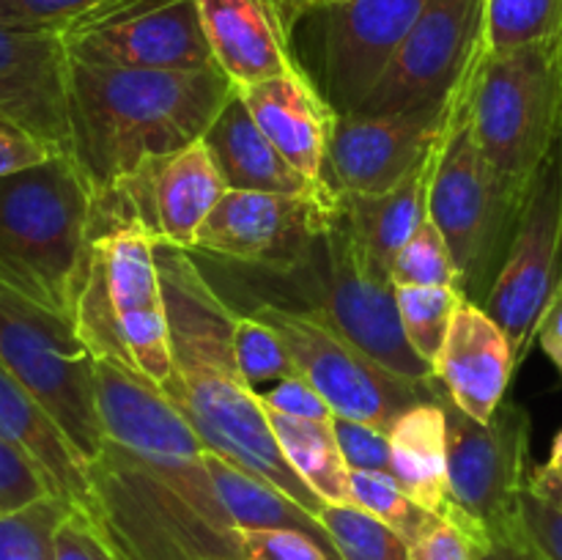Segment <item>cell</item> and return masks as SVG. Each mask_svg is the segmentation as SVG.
<instances>
[{"mask_svg": "<svg viewBox=\"0 0 562 560\" xmlns=\"http://www.w3.org/2000/svg\"><path fill=\"white\" fill-rule=\"evenodd\" d=\"M71 505L47 497L16 514L0 516V560H55L53 541Z\"/></svg>", "mask_w": 562, "mask_h": 560, "instance_id": "e575fe53", "label": "cell"}, {"mask_svg": "<svg viewBox=\"0 0 562 560\" xmlns=\"http://www.w3.org/2000/svg\"><path fill=\"white\" fill-rule=\"evenodd\" d=\"M234 349L247 384L258 393L263 384H274L280 379L296 377V362L285 349L283 338L261 318L239 313L234 327Z\"/></svg>", "mask_w": 562, "mask_h": 560, "instance_id": "836d02e7", "label": "cell"}, {"mask_svg": "<svg viewBox=\"0 0 562 560\" xmlns=\"http://www.w3.org/2000/svg\"><path fill=\"white\" fill-rule=\"evenodd\" d=\"M395 300L406 340L423 360L434 366L464 296L450 285H395Z\"/></svg>", "mask_w": 562, "mask_h": 560, "instance_id": "f546056e", "label": "cell"}, {"mask_svg": "<svg viewBox=\"0 0 562 560\" xmlns=\"http://www.w3.org/2000/svg\"><path fill=\"white\" fill-rule=\"evenodd\" d=\"M536 492L543 494V497H547V500H552V503H558L560 508H562V489H536Z\"/></svg>", "mask_w": 562, "mask_h": 560, "instance_id": "7dc6e473", "label": "cell"}, {"mask_svg": "<svg viewBox=\"0 0 562 560\" xmlns=\"http://www.w3.org/2000/svg\"><path fill=\"white\" fill-rule=\"evenodd\" d=\"M0 366L42 401L88 464L102 453L97 357L75 322L0 289Z\"/></svg>", "mask_w": 562, "mask_h": 560, "instance_id": "30bf717a", "label": "cell"}, {"mask_svg": "<svg viewBox=\"0 0 562 560\" xmlns=\"http://www.w3.org/2000/svg\"><path fill=\"white\" fill-rule=\"evenodd\" d=\"M66 66L69 53L60 33L0 25V115L69 157Z\"/></svg>", "mask_w": 562, "mask_h": 560, "instance_id": "d6986e66", "label": "cell"}, {"mask_svg": "<svg viewBox=\"0 0 562 560\" xmlns=\"http://www.w3.org/2000/svg\"><path fill=\"white\" fill-rule=\"evenodd\" d=\"M69 55L126 69H214L195 0H137L64 33Z\"/></svg>", "mask_w": 562, "mask_h": 560, "instance_id": "e0dca14e", "label": "cell"}, {"mask_svg": "<svg viewBox=\"0 0 562 560\" xmlns=\"http://www.w3.org/2000/svg\"><path fill=\"white\" fill-rule=\"evenodd\" d=\"M562 280V141L527 187L508 253L483 307L505 329L521 362L543 307Z\"/></svg>", "mask_w": 562, "mask_h": 560, "instance_id": "4fadbf2b", "label": "cell"}, {"mask_svg": "<svg viewBox=\"0 0 562 560\" xmlns=\"http://www.w3.org/2000/svg\"><path fill=\"white\" fill-rule=\"evenodd\" d=\"M206 467L225 508L234 516L236 527H291V530H302L316 538L333 555V560H340L333 547V538L324 530L318 516L302 508L296 500L280 492L278 486L261 481L252 472L241 470L239 464L212 453V450H206Z\"/></svg>", "mask_w": 562, "mask_h": 560, "instance_id": "4316f807", "label": "cell"}, {"mask_svg": "<svg viewBox=\"0 0 562 560\" xmlns=\"http://www.w3.org/2000/svg\"><path fill=\"white\" fill-rule=\"evenodd\" d=\"M102 453L88 464L91 516L121 560H245L206 445L159 384L97 357Z\"/></svg>", "mask_w": 562, "mask_h": 560, "instance_id": "6da1fadb", "label": "cell"}, {"mask_svg": "<svg viewBox=\"0 0 562 560\" xmlns=\"http://www.w3.org/2000/svg\"><path fill=\"white\" fill-rule=\"evenodd\" d=\"M258 399H261L263 410L280 412V415L300 417V421H333V410H329L327 401L322 399L316 388L307 382L302 373L289 379H280L269 390H258Z\"/></svg>", "mask_w": 562, "mask_h": 560, "instance_id": "7bdbcfd3", "label": "cell"}, {"mask_svg": "<svg viewBox=\"0 0 562 560\" xmlns=\"http://www.w3.org/2000/svg\"><path fill=\"white\" fill-rule=\"evenodd\" d=\"M168 302L173 373L165 388L206 450L272 483L318 516L324 500L285 461L267 410L247 384L234 349L239 311L220 294L198 258L154 242Z\"/></svg>", "mask_w": 562, "mask_h": 560, "instance_id": "7a4b0ae2", "label": "cell"}, {"mask_svg": "<svg viewBox=\"0 0 562 560\" xmlns=\"http://www.w3.org/2000/svg\"><path fill=\"white\" fill-rule=\"evenodd\" d=\"M437 148L390 192L340 195V209L379 272L390 275L393 258L428 217V192H431L434 170H437Z\"/></svg>", "mask_w": 562, "mask_h": 560, "instance_id": "d4e9b609", "label": "cell"}, {"mask_svg": "<svg viewBox=\"0 0 562 560\" xmlns=\"http://www.w3.org/2000/svg\"><path fill=\"white\" fill-rule=\"evenodd\" d=\"M530 486L532 489H562V428L558 432V437H554L547 464L536 467V470L530 472Z\"/></svg>", "mask_w": 562, "mask_h": 560, "instance_id": "bcb514c9", "label": "cell"}, {"mask_svg": "<svg viewBox=\"0 0 562 560\" xmlns=\"http://www.w3.org/2000/svg\"><path fill=\"white\" fill-rule=\"evenodd\" d=\"M486 49V0H428L357 113L445 108Z\"/></svg>", "mask_w": 562, "mask_h": 560, "instance_id": "5bb4252c", "label": "cell"}, {"mask_svg": "<svg viewBox=\"0 0 562 560\" xmlns=\"http://www.w3.org/2000/svg\"><path fill=\"white\" fill-rule=\"evenodd\" d=\"M318 522L340 560H406L409 555V544L360 505L324 503Z\"/></svg>", "mask_w": 562, "mask_h": 560, "instance_id": "f1b7e54d", "label": "cell"}, {"mask_svg": "<svg viewBox=\"0 0 562 560\" xmlns=\"http://www.w3.org/2000/svg\"><path fill=\"white\" fill-rule=\"evenodd\" d=\"M209 261L220 264L223 283L209 280L239 313L258 302L302 313L398 377L434 382L431 362L406 340L393 280L366 256L344 209L318 234L305 258L289 269L241 267L220 258Z\"/></svg>", "mask_w": 562, "mask_h": 560, "instance_id": "277c9868", "label": "cell"}, {"mask_svg": "<svg viewBox=\"0 0 562 560\" xmlns=\"http://www.w3.org/2000/svg\"><path fill=\"white\" fill-rule=\"evenodd\" d=\"M450 104L338 115L327 148V184L338 195H382L398 187L437 148Z\"/></svg>", "mask_w": 562, "mask_h": 560, "instance_id": "ac0fdd59", "label": "cell"}, {"mask_svg": "<svg viewBox=\"0 0 562 560\" xmlns=\"http://www.w3.org/2000/svg\"><path fill=\"white\" fill-rule=\"evenodd\" d=\"M351 492H355V505L393 527L409 547L442 519L417 505L393 478L379 472H351Z\"/></svg>", "mask_w": 562, "mask_h": 560, "instance_id": "1f68e13d", "label": "cell"}, {"mask_svg": "<svg viewBox=\"0 0 562 560\" xmlns=\"http://www.w3.org/2000/svg\"><path fill=\"white\" fill-rule=\"evenodd\" d=\"M428 0L316 3L291 22L294 60L338 115L357 113Z\"/></svg>", "mask_w": 562, "mask_h": 560, "instance_id": "9c48e42d", "label": "cell"}, {"mask_svg": "<svg viewBox=\"0 0 562 560\" xmlns=\"http://www.w3.org/2000/svg\"><path fill=\"white\" fill-rule=\"evenodd\" d=\"M390 280H393V285H450V289H459L450 247L431 217L423 220L420 228L409 236V242L393 258Z\"/></svg>", "mask_w": 562, "mask_h": 560, "instance_id": "d590c367", "label": "cell"}, {"mask_svg": "<svg viewBox=\"0 0 562 560\" xmlns=\"http://www.w3.org/2000/svg\"><path fill=\"white\" fill-rule=\"evenodd\" d=\"M132 3L137 0H0V25L64 36Z\"/></svg>", "mask_w": 562, "mask_h": 560, "instance_id": "d6a6232c", "label": "cell"}, {"mask_svg": "<svg viewBox=\"0 0 562 560\" xmlns=\"http://www.w3.org/2000/svg\"><path fill=\"white\" fill-rule=\"evenodd\" d=\"M439 384V382H437ZM448 423V519L472 527L492 541L516 525V505L530 486V412L503 401L492 421L461 412L439 388Z\"/></svg>", "mask_w": 562, "mask_h": 560, "instance_id": "8fae6325", "label": "cell"}, {"mask_svg": "<svg viewBox=\"0 0 562 560\" xmlns=\"http://www.w3.org/2000/svg\"><path fill=\"white\" fill-rule=\"evenodd\" d=\"M0 434L9 437L53 486V494L71 508L88 503V461L58 421L0 366Z\"/></svg>", "mask_w": 562, "mask_h": 560, "instance_id": "cb8c5ba5", "label": "cell"}, {"mask_svg": "<svg viewBox=\"0 0 562 560\" xmlns=\"http://www.w3.org/2000/svg\"><path fill=\"white\" fill-rule=\"evenodd\" d=\"M55 560H121L108 538L99 533L91 516L82 511L69 508L55 530L53 541Z\"/></svg>", "mask_w": 562, "mask_h": 560, "instance_id": "b9f144b4", "label": "cell"}, {"mask_svg": "<svg viewBox=\"0 0 562 560\" xmlns=\"http://www.w3.org/2000/svg\"><path fill=\"white\" fill-rule=\"evenodd\" d=\"M393 472L398 486L431 514L448 519V423L437 401H423L406 410L387 432Z\"/></svg>", "mask_w": 562, "mask_h": 560, "instance_id": "484cf974", "label": "cell"}, {"mask_svg": "<svg viewBox=\"0 0 562 560\" xmlns=\"http://www.w3.org/2000/svg\"><path fill=\"white\" fill-rule=\"evenodd\" d=\"M209 154L217 165L228 190L280 192V195H338L329 187H316L300 173L247 110L245 99L234 88L214 124L203 135Z\"/></svg>", "mask_w": 562, "mask_h": 560, "instance_id": "603a6c76", "label": "cell"}, {"mask_svg": "<svg viewBox=\"0 0 562 560\" xmlns=\"http://www.w3.org/2000/svg\"><path fill=\"white\" fill-rule=\"evenodd\" d=\"M225 190L201 137L168 157L143 163L113 195L97 201L93 231L137 223L154 242L195 250L198 234Z\"/></svg>", "mask_w": 562, "mask_h": 560, "instance_id": "2e32d148", "label": "cell"}, {"mask_svg": "<svg viewBox=\"0 0 562 560\" xmlns=\"http://www.w3.org/2000/svg\"><path fill=\"white\" fill-rule=\"evenodd\" d=\"M340 195L225 190L203 223L192 256L258 269H289L333 223Z\"/></svg>", "mask_w": 562, "mask_h": 560, "instance_id": "9a60e30c", "label": "cell"}, {"mask_svg": "<svg viewBox=\"0 0 562 560\" xmlns=\"http://www.w3.org/2000/svg\"><path fill=\"white\" fill-rule=\"evenodd\" d=\"M236 91L272 146L313 184L329 187L327 148L338 113L307 80L305 71H285Z\"/></svg>", "mask_w": 562, "mask_h": 560, "instance_id": "44dd1931", "label": "cell"}, {"mask_svg": "<svg viewBox=\"0 0 562 560\" xmlns=\"http://www.w3.org/2000/svg\"><path fill=\"white\" fill-rule=\"evenodd\" d=\"M269 426L296 475L324 500L335 505H355L351 467L340 453L333 421H300V417L269 412Z\"/></svg>", "mask_w": 562, "mask_h": 560, "instance_id": "83f0119b", "label": "cell"}, {"mask_svg": "<svg viewBox=\"0 0 562 560\" xmlns=\"http://www.w3.org/2000/svg\"><path fill=\"white\" fill-rule=\"evenodd\" d=\"M75 324L93 357H115L168 388L173 373L168 302L146 228L126 223L93 231Z\"/></svg>", "mask_w": 562, "mask_h": 560, "instance_id": "8992f818", "label": "cell"}, {"mask_svg": "<svg viewBox=\"0 0 562 560\" xmlns=\"http://www.w3.org/2000/svg\"><path fill=\"white\" fill-rule=\"evenodd\" d=\"M516 355L505 329L486 313V307L461 300L442 351L434 360V379L448 399L475 421H492L505 401Z\"/></svg>", "mask_w": 562, "mask_h": 560, "instance_id": "ffe728a7", "label": "cell"}, {"mask_svg": "<svg viewBox=\"0 0 562 560\" xmlns=\"http://www.w3.org/2000/svg\"><path fill=\"white\" fill-rule=\"evenodd\" d=\"M60 152H55L47 141L33 135L22 124L11 119H0V179H9V176L22 173V170L49 163Z\"/></svg>", "mask_w": 562, "mask_h": 560, "instance_id": "ee69618b", "label": "cell"}, {"mask_svg": "<svg viewBox=\"0 0 562 560\" xmlns=\"http://www.w3.org/2000/svg\"><path fill=\"white\" fill-rule=\"evenodd\" d=\"M467 77L453 93L439 137L428 217L448 242L461 296L483 305L505 261L527 192L521 195L505 184L483 157L467 115Z\"/></svg>", "mask_w": 562, "mask_h": 560, "instance_id": "ba28073f", "label": "cell"}, {"mask_svg": "<svg viewBox=\"0 0 562 560\" xmlns=\"http://www.w3.org/2000/svg\"><path fill=\"white\" fill-rule=\"evenodd\" d=\"M47 497L55 494L44 472L0 434V516L25 511Z\"/></svg>", "mask_w": 562, "mask_h": 560, "instance_id": "8d00e7d4", "label": "cell"}, {"mask_svg": "<svg viewBox=\"0 0 562 560\" xmlns=\"http://www.w3.org/2000/svg\"><path fill=\"white\" fill-rule=\"evenodd\" d=\"M316 3H344V0H313V5ZM307 9H311V5H307Z\"/></svg>", "mask_w": 562, "mask_h": 560, "instance_id": "681fc988", "label": "cell"}, {"mask_svg": "<svg viewBox=\"0 0 562 560\" xmlns=\"http://www.w3.org/2000/svg\"><path fill=\"white\" fill-rule=\"evenodd\" d=\"M467 115L483 157L525 195L562 141V36L488 53L467 77Z\"/></svg>", "mask_w": 562, "mask_h": 560, "instance_id": "52a82bcc", "label": "cell"}, {"mask_svg": "<svg viewBox=\"0 0 562 560\" xmlns=\"http://www.w3.org/2000/svg\"><path fill=\"white\" fill-rule=\"evenodd\" d=\"M93 212L91 187L66 154L0 179V289L75 322Z\"/></svg>", "mask_w": 562, "mask_h": 560, "instance_id": "5b68a950", "label": "cell"}, {"mask_svg": "<svg viewBox=\"0 0 562 560\" xmlns=\"http://www.w3.org/2000/svg\"><path fill=\"white\" fill-rule=\"evenodd\" d=\"M214 60L236 88L300 69L280 0H195Z\"/></svg>", "mask_w": 562, "mask_h": 560, "instance_id": "7402d4cb", "label": "cell"}, {"mask_svg": "<svg viewBox=\"0 0 562 560\" xmlns=\"http://www.w3.org/2000/svg\"><path fill=\"white\" fill-rule=\"evenodd\" d=\"M562 36V0H486V49L530 47Z\"/></svg>", "mask_w": 562, "mask_h": 560, "instance_id": "4dcf8cb0", "label": "cell"}, {"mask_svg": "<svg viewBox=\"0 0 562 560\" xmlns=\"http://www.w3.org/2000/svg\"><path fill=\"white\" fill-rule=\"evenodd\" d=\"M234 88L220 66L126 69L69 55V157L91 187L93 201L113 195L148 159L201 141Z\"/></svg>", "mask_w": 562, "mask_h": 560, "instance_id": "3957f363", "label": "cell"}, {"mask_svg": "<svg viewBox=\"0 0 562 560\" xmlns=\"http://www.w3.org/2000/svg\"><path fill=\"white\" fill-rule=\"evenodd\" d=\"M488 538L459 522L439 519L420 541L409 547L406 560H481Z\"/></svg>", "mask_w": 562, "mask_h": 560, "instance_id": "60d3db41", "label": "cell"}, {"mask_svg": "<svg viewBox=\"0 0 562 560\" xmlns=\"http://www.w3.org/2000/svg\"><path fill=\"white\" fill-rule=\"evenodd\" d=\"M333 426L340 445V453H344L346 464L351 470L379 472V475H387L395 481L387 434L373 426H366V423L349 421V417H333Z\"/></svg>", "mask_w": 562, "mask_h": 560, "instance_id": "ab89813d", "label": "cell"}, {"mask_svg": "<svg viewBox=\"0 0 562 560\" xmlns=\"http://www.w3.org/2000/svg\"><path fill=\"white\" fill-rule=\"evenodd\" d=\"M245 560H333V555L291 527H239Z\"/></svg>", "mask_w": 562, "mask_h": 560, "instance_id": "f35d334b", "label": "cell"}, {"mask_svg": "<svg viewBox=\"0 0 562 560\" xmlns=\"http://www.w3.org/2000/svg\"><path fill=\"white\" fill-rule=\"evenodd\" d=\"M516 527L541 560H562V508L527 486L516 505Z\"/></svg>", "mask_w": 562, "mask_h": 560, "instance_id": "74e56055", "label": "cell"}, {"mask_svg": "<svg viewBox=\"0 0 562 560\" xmlns=\"http://www.w3.org/2000/svg\"><path fill=\"white\" fill-rule=\"evenodd\" d=\"M0 119H3V115H0Z\"/></svg>", "mask_w": 562, "mask_h": 560, "instance_id": "f907efd6", "label": "cell"}, {"mask_svg": "<svg viewBox=\"0 0 562 560\" xmlns=\"http://www.w3.org/2000/svg\"><path fill=\"white\" fill-rule=\"evenodd\" d=\"M241 313L261 318L283 338L296 371L322 393L335 417H349L387 434L406 410L423 401H437V379L415 382L398 377L338 333L302 313L267 302L245 307Z\"/></svg>", "mask_w": 562, "mask_h": 560, "instance_id": "7c38bea8", "label": "cell"}, {"mask_svg": "<svg viewBox=\"0 0 562 560\" xmlns=\"http://www.w3.org/2000/svg\"><path fill=\"white\" fill-rule=\"evenodd\" d=\"M481 560H541L536 555V549L525 541V536L519 533V527H510L503 536H494L488 541L486 552Z\"/></svg>", "mask_w": 562, "mask_h": 560, "instance_id": "f6af8a7d", "label": "cell"}, {"mask_svg": "<svg viewBox=\"0 0 562 560\" xmlns=\"http://www.w3.org/2000/svg\"><path fill=\"white\" fill-rule=\"evenodd\" d=\"M549 360H552V362H554V368H558V371H560V377H562V346H560V349H558V351H554V355H552V357H549Z\"/></svg>", "mask_w": 562, "mask_h": 560, "instance_id": "c3c4849f", "label": "cell"}]
</instances>
